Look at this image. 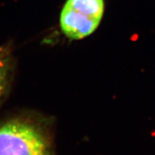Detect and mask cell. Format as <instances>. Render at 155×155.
<instances>
[{"mask_svg":"<svg viewBox=\"0 0 155 155\" xmlns=\"http://www.w3.org/2000/svg\"><path fill=\"white\" fill-rule=\"evenodd\" d=\"M0 155H54L47 136L29 122L12 120L0 124Z\"/></svg>","mask_w":155,"mask_h":155,"instance_id":"obj_1","label":"cell"},{"mask_svg":"<svg viewBox=\"0 0 155 155\" xmlns=\"http://www.w3.org/2000/svg\"><path fill=\"white\" fill-rule=\"evenodd\" d=\"M104 0H67L60 16L63 33L81 39L94 32L104 13Z\"/></svg>","mask_w":155,"mask_h":155,"instance_id":"obj_2","label":"cell"},{"mask_svg":"<svg viewBox=\"0 0 155 155\" xmlns=\"http://www.w3.org/2000/svg\"><path fill=\"white\" fill-rule=\"evenodd\" d=\"M12 58L6 47L0 48V102L3 98L11 73Z\"/></svg>","mask_w":155,"mask_h":155,"instance_id":"obj_3","label":"cell"}]
</instances>
